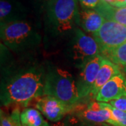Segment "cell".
<instances>
[{
    "label": "cell",
    "instance_id": "6da1fadb",
    "mask_svg": "<svg viewBox=\"0 0 126 126\" xmlns=\"http://www.w3.org/2000/svg\"><path fill=\"white\" fill-rule=\"evenodd\" d=\"M46 75L44 69L39 65L9 72L1 81V104L7 106L18 104L27 106L32 99L42 97Z\"/></svg>",
    "mask_w": 126,
    "mask_h": 126
},
{
    "label": "cell",
    "instance_id": "7a4b0ae2",
    "mask_svg": "<svg viewBox=\"0 0 126 126\" xmlns=\"http://www.w3.org/2000/svg\"><path fill=\"white\" fill-rule=\"evenodd\" d=\"M46 30L53 37L71 35L79 25L77 0H50L45 7Z\"/></svg>",
    "mask_w": 126,
    "mask_h": 126
},
{
    "label": "cell",
    "instance_id": "3957f363",
    "mask_svg": "<svg viewBox=\"0 0 126 126\" xmlns=\"http://www.w3.org/2000/svg\"><path fill=\"white\" fill-rule=\"evenodd\" d=\"M1 40L14 51H25L36 47L41 36L30 23L25 20L1 24Z\"/></svg>",
    "mask_w": 126,
    "mask_h": 126
},
{
    "label": "cell",
    "instance_id": "277c9868",
    "mask_svg": "<svg viewBox=\"0 0 126 126\" xmlns=\"http://www.w3.org/2000/svg\"><path fill=\"white\" fill-rule=\"evenodd\" d=\"M44 95L54 97L72 107L81 99L77 82L72 75L64 70L57 68H49L46 73Z\"/></svg>",
    "mask_w": 126,
    "mask_h": 126
},
{
    "label": "cell",
    "instance_id": "5b68a950",
    "mask_svg": "<svg viewBox=\"0 0 126 126\" xmlns=\"http://www.w3.org/2000/svg\"><path fill=\"white\" fill-rule=\"evenodd\" d=\"M68 48V55L75 66L81 69L88 61L100 54L99 45L92 36L77 27Z\"/></svg>",
    "mask_w": 126,
    "mask_h": 126
},
{
    "label": "cell",
    "instance_id": "8992f818",
    "mask_svg": "<svg viewBox=\"0 0 126 126\" xmlns=\"http://www.w3.org/2000/svg\"><path fill=\"white\" fill-rule=\"evenodd\" d=\"M102 54L116 48L126 42V26L105 20L98 31L93 34Z\"/></svg>",
    "mask_w": 126,
    "mask_h": 126
},
{
    "label": "cell",
    "instance_id": "52a82bcc",
    "mask_svg": "<svg viewBox=\"0 0 126 126\" xmlns=\"http://www.w3.org/2000/svg\"><path fill=\"white\" fill-rule=\"evenodd\" d=\"M104 59L102 54L93 57L82 67L77 81L78 93L80 99L90 94Z\"/></svg>",
    "mask_w": 126,
    "mask_h": 126
},
{
    "label": "cell",
    "instance_id": "ba28073f",
    "mask_svg": "<svg viewBox=\"0 0 126 126\" xmlns=\"http://www.w3.org/2000/svg\"><path fill=\"white\" fill-rule=\"evenodd\" d=\"M36 107L48 120L52 122L59 121L73 108L60 99L48 95L38 97Z\"/></svg>",
    "mask_w": 126,
    "mask_h": 126
},
{
    "label": "cell",
    "instance_id": "9c48e42d",
    "mask_svg": "<svg viewBox=\"0 0 126 126\" xmlns=\"http://www.w3.org/2000/svg\"><path fill=\"white\" fill-rule=\"evenodd\" d=\"M126 95V77L122 73L109 81L95 97L99 102L107 103Z\"/></svg>",
    "mask_w": 126,
    "mask_h": 126
},
{
    "label": "cell",
    "instance_id": "30bf717a",
    "mask_svg": "<svg viewBox=\"0 0 126 126\" xmlns=\"http://www.w3.org/2000/svg\"><path fill=\"white\" fill-rule=\"evenodd\" d=\"M83 118L90 122L97 123H109L113 126H120L109 108V104L93 102L88 104L83 112Z\"/></svg>",
    "mask_w": 126,
    "mask_h": 126
},
{
    "label": "cell",
    "instance_id": "8fae6325",
    "mask_svg": "<svg viewBox=\"0 0 126 126\" xmlns=\"http://www.w3.org/2000/svg\"><path fill=\"white\" fill-rule=\"evenodd\" d=\"M27 10L16 0H1L0 21L1 24L25 20Z\"/></svg>",
    "mask_w": 126,
    "mask_h": 126
},
{
    "label": "cell",
    "instance_id": "7c38bea8",
    "mask_svg": "<svg viewBox=\"0 0 126 126\" xmlns=\"http://www.w3.org/2000/svg\"><path fill=\"white\" fill-rule=\"evenodd\" d=\"M119 66L114 64L110 60L104 57L101 67L98 72L96 81L94 82L90 94L95 98L99 90L103 87L113 77L121 74Z\"/></svg>",
    "mask_w": 126,
    "mask_h": 126
},
{
    "label": "cell",
    "instance_id": "4fadbf2b",
    "mask_svg": "<svg viewBox=\"0 0 126 126\" xmlns=\"http://www.w3.org/2000/svg\"><path fill=\"white\" fill-rule=\"evenodd\" d=\"M104 21L105 19L94 9L81 8L79 11V25L86 32L96 33Z\"/></svg>",
    "mask_w": 126,
    "mask_h": 126
},
{
    "label": "cell",
    "instance_id": "5bb4252c",
    "mask_svg": "<svg viewBox=\"0 0 126 126\" xmlns=\"http://www.w3.org/2000/svg\"><path fill=\"white\" fill-rule=\"evenodd\" d=\"M94 10L103 17L105 20H110L126 26V6L116 7L100 0Z\"/></svg>",
    "mask_w": 126,
    "mask_h": 126
},
{
    "label": "cell",
    "instance_id": "9a60e30c",
    "mask_svg": "<svg viewBox=\"0 0 126 126\" xmlns=\"http://www.w3.org/2000/svg\"><path fill=\"white\" fill-rule=\"evenodd\" d=\"M22 126H50L41 113L36 109L27 108L20 113Z\"/></svg>",
    "mask_w": 126,
    "mask_h": 126
},
{
    "label": "cell",
    "instance_id": "2e32d148",
    "mask_svg": "<svg viewBox=\"0 0 126 126\" xmlns=\"http://www.w3.org/2000/svg\"><path fill=\"white\" fill-rule=\"evenodd\" d=\"M107 58L110 60L111 62L122 67L126 66V42L116 48L111 50L109 52L103 53Z\"/></svg>",
    "mask_w": 126,
    "mask_h": 126
},
{
    "label": "cell",
    "instance_id": "e0dca14e",
    "mask_svg": "<svg viewBox=\"0 0 126 126\" xmlns=\"http://www.w3.org/2000/svg\"><path fill=\"white\" fill-rule=\"evenodd\" d=\"M109 108L120 126H126V112L114 108L109 104Z\"/></svg>",
    "mask_w": 126,
    "mask_h": 126
},
{
    "label": "cell",
    "instance_id": "ac0fdd59",
    "mask_svg": "<svg viewBox=\"0 0 126 126\" xmlns=\"http://www.w3.org/2000/svg\"><path fill=\"white\" fill-rule=\"evenodd\" d=\"M110 104L114 108L126 112V95L110 102Z\"/></svg>",
    "mask_w": 126,
    "mask_h": 126
},
{
    "label": "cell",
    "instance_id": "d6986e66",
    "mask_svg": "<svg viewBox=\"0 0 126 126\" xmlns=\"http://www.w3.org/2000/svg\"><path fill=\"white\" fill-rule=\"evenodd\" d=\"M81 8L86 9H94L99 4L100 0H79Z\"/></svg>",
    "mask_w": 126,
    "mask_h": 126
},
{
    "label": "cell",
    "instance_id": "ffe728a7",
    "mask_svg": "<svg viewBox=\"0 0 126 126\" xmlns=\"http://www.w3.org/2000/svg\"><path fill=\"white\" fill-rule=\"evenodd\" d=\"M14 126H22L20 121V113L18 109H15L11 115Z\"/></svg>",
    "mask_w": 126,
    "mask_h": 126
},
{
    "label": "cell",
    "instance_id": "44dd1931",
    "mask_svg": "<svg viewBox=\"0 0 126 126\" xmlns=\"http://www.w3.org/2000/svg\"><path fill=\"white\" fill-rule=\"evenodd\" d=\"M1 126H14L11 116H6L2 110H1Z\"/></svg>",
    "mask_w": 126,
    "mask_h": 126
},
{
    "label": "cell",
    "instance_id": "7402d4cb",
    "mask_svg": "<svg viewBox=\"0 0 126 126\" xmlns=\"http://www.w3.org/2000/svg\"><path fill=\"white\" fill-rule=\"evenodd\" d=\"M109 4L116 7H126V0H102Z\"/></svg>",
    "mask_w": 126,
    "mask_h": 126
},
{
    "label": "cell",
    "instance_id": "603a6c76",
    "mask_svg": "<svg viewBox=\"0 0 126 126\" xmlns=\"http://www.w3.org/2000/svg\"><path fill=\"white\" fill-rule=\"evenodd\" d=\"M36 4H40L41 6L45 7V6L47 4V3L50 0H33Z\"/></svg>",
    "mask_w": 126,
    "mask_h": 126
},
{
    "label": "cell",
    "instance_id": "cb8c5ba5",
    "mask_svg": "<svg viewBox=\"0 0 126 126\" xmlns=\"http://www.w3.org/2000/svg\"><path fill=\"white\" fill-rule=\"evenodd\" d=\"M123 72H124V75H125V77H126V66H125V67H123Z\"/></svg>",
    "mask_w": 126,
    "mask_h": 126
}]
</instances>
